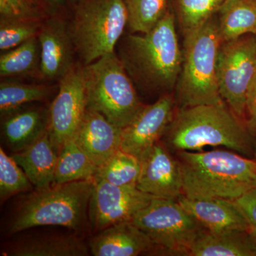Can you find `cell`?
Listing matches in <instances>:
<instances>
[{
    "mask_svg": "<svg viewBox=\"0 0 256 256\" xmlns=\"http://www.w3.org/2000/svg\"><path fill=\"white\" fill-rule=\"evenodd\" d=\"M73 140L99 168L120 150L122 128L87 108Z\"/></svg>",
    "mask_w": 256,
    "mask_h": 256,
    "instance_id": "obj_15",
    "label": "cell"
},
{
    "mask_svg": "<svg viewBox=\"0 0 256 256\" xmlns=\"http://www.w3.org/2000/svg\"><path fill=\"white\" fill-rule=\"evenodd\" d=\"M222 42L256 34V0H225L216 13Z\"/></svg>",
    "mask_w": 256,
    "mask_h": 256,
    "instance_id": "obj_23",
    "label": "cell"
},
{
    "mask_svg": "<svg viewBox=\"0 0 256 256\" xmlns=\"http://www.w3.org/2000/svg\"><path fill=\"white\" fill-rule=\"evenodd\" d=\"M255 36H256V34L255 35Z\"/></svg>",
    "mask_w": 256,
    "mask_h": 256,
    "instance_id": "obj_37",
    "label": "cell"
},
{
    "mask_svg": "<svg viewBox=\"0 0 256 256\" xmlns=\"http://www.w3.org/2000/svg\"><path fill=\"white\" fill-rule=\"evenodd\" d=\"M140 172L136 188L156 198L178 200L183 194L178 158L161 140L140 159Z\"/></svg>",
    "mask_w": 256,
    "mask_h": 256,
    "instance_id": "obj_14",
    "label": "cell"
},
{
    "mask_svg": "<svg viewBox=\"0 0 256 256\" xmlns=\"http://www.w3.org/2000/svg\"><path fill=\"white\" fill-rule=\"evenodd\" d=\"M82 72L87 108L118 127L122 129L130 124L144 106L116 52L82 66Z\"/></svg>",
    "mask_w": 256,
    "mask_h": 256,
    "instance_id": "obj_7",
    "label": "cell"
},
{
    "mask_svg": "<svg viewBox=\"0 0 256 256\" xmlns=\"http://www.w3.org/2000/svg\"><path fill=\"white\" fill-rule=\"evenodd\" d=\"M95 180L53 184L24 196L12 216L8 232L58 226L82 233L88 225V208Z\"/></svg>",
    "mask_w": 256,
    "mask_h": 256,
    "instance_id": "obj_4",
    "label": "cell"
},
{
    "mask_svg": "<svg viewBox=\"0 0 256 256\" xmlns=\"http://www.w3.org/2000/svg\"><path fill=\"white\" fill-rule=\"evenodd\" d=\"M89 246L78 234H48L21 239L4 246L8 256H87Z\"/></svg>",
    "mask_w": 256,
    "mask_h": 256,
    "instance_id": "obj_19",
    "label": "cell"
},
{
    "mask_svg": "<svg viewBox=\"0 0 256 256\" xmlns=\"http://www.w3.org/2000/svg\"><path fill=\"white\" fill-rule=\"evenodd\" d=\"M225 0H170L184 38L196 33L216 14Z\"/></svg>",
    "mask_w": 256,
    "mask_h": 256,
    "instance_id": "obj_26",
    "label": "cell"
},
{
    "mask_svg": "<svg viewBox=\"0 0 256 256\" xmlns=\"http://www.w3.org/2000/svg\"><path fill=\"white\" fill-rule=\"evenodd\" d=\"M140 172V161L136 156L119 150L99 166L95 178L121 186H136Z\"/></svg>",
    "mask_w": 256,
    "mask_h": 256,
    "instance_id": "obj_27",
    "label": "cell"
},
{
    "mask_svg": "<svg viewBox=\"0 0 256 256\" xmlns=\"http://www.w3.org/2000/svg\"><path fill=\"white\" fill-rule=\"evenodd\" d=\"M172 94H164L154 104L143 106L132 122L122 129L121 150L140 159L161 140L174 114Z\"/></svg>",
    "mask_w": 256,
    "mask_h": 256,
    "instance_id": "obj_12",
    "label": "cell"
},
{
    "mask_svg": "<svg viewBox=\"0 0 256 256\" xmlns=\"http://www.w3.org/2000/svg\"><path fill=\"white\" fill-rule=\"evenodd\" d=\"M178 201L207 230L214 232L232 229L250 230L246 220L234 200H194L182 195Z\"/></svg>",
    "mask_w": 256,
    "mask_h": 256,
    "instance_id": "obj_18",
    "label": "cell"
},
{
    "mask_svg": "<svg viewBox=\"0 0 256 256\" xmlns=\"http://www.w3.org/2000/svg\"><path fill=\"white\" fill-rule=\"evenodd\" d=\"M256 74L255 35L222 42L217 60L218 90L224 102L244 122L248 90Z\"/></svg>",
    "mask_w": 256,
    "mask_h": 256,
    "instance_id": "obj_9",
    "label": "cell"
},
{
    "mask_svg": "<svg viewBox=\"0 0 256 256\" xmlns=\"http://www.w3.org/2000/svg\"><path fill=\"white\" fill-rule=\"evenodd\" d=\"M170 8L150 31L124 35L116 52L132 82L149 94H170L181 73L183 52Z\"/></svg>",
    "mask_w": 256,
    "mask_h": 256,
    "instance_id": "obj_1",
    "label": "cell"
},
{
    "mask_svg": "<svg viewBox=\"0 0 256 256\" xmlns=\"http://www.w3.org/2000/svg\"><path fill=\"white\" fill-rule=\"evenodd\" d=\"M95 256H136L158 254V248L143 230L132 222L111 226L96 233L88 244Z\"/></svg>",
    "mask_w": 256,
    "mask_h": 256,
    "instance_id": "obj_16",
    "label": "cell"
},
{
    "mask_svg": "<svg viewBox=\"0 0 256 256\" xmlns=\"http://www.w3.org/2000/svg\"><path fill=\"white\" fill-rule=\"evenodd\" d=\"M58 84L24 82L18 79L2 78L0 82L1 117L32 104L45 102L54 98Z\"/></svg>",
    "mask_w": 256,
    "mask_h": 256,
    "instance_id": "obj_22",
    "label": "cell"
},
{
    "mask_svg": "<svg viewBox=\"0 0 256 256\" xmlns=\"http://www.w3.org/2000/svg\"><path fill=\"white\" fill-rule=\"evenodd\" d=\"M222 43L216 14L196 33L184 38L182 66L176 86L178 109L225 104L217 82Z\"/></svg>",
    "mask_w": 256,
    "mask_h": 256,
    "instance_id": "obj_5",
    "label": "cell"
},
{
    "mask_svg": "<svg viewBox=\"0 0 256 256\" xmlns=\"http://www.w3.org/2000/svg\"><path fill=\"white\" fill-rule=\"evenodd\" d=\"M37 37L41 47L38 80L58 84L78 62L68 18L48 16L42 22Z\"/></svg>",
    "mask_w": 256,
    "mask_h": 256,
    "instance_id": "obj_13",
    "label": "cell"
},
{
    "mask_svg": "<svg viewBox=\"0 0 256 256\" xmlns=\"http://www.w3.org/2000/svg\"><path fill=\"white\" fill-rule=\"evenodd\" d=\"M58 84V92L48 105V132L58 153L74 139L87 110L82 64L77 62Z\"/></svg>",
    "mask_w": 256,
    "mask_h": 256,
    "instance_id": "obj_10",
    "label": "cell"
},
{
    "mask_svg": "<svg viewBox=\"0 0 256 256\" xmlns=\"http://www.w3.org/2000/svg\"><path fill=\"white\" fill-rule=\"evenodd\" d=\"M245 124L249 132L256 137V74L248 90Z\"/></svg>",
    "mask_w": 256,
    "mask_h": 256,
    "instance_id": "obj_34",
    "label": "cell"
},
{
    "mask_svg": "<svg viewBox=\"0 0 256 256\" xmlns=\"http://www.w3.org/2000/svg\"><path fill=\"white\" fill-rule=\"evenodd\" d=\"M0 18L44 20L48 15L40 0H0Z\"/></svg>",
    "mask_w": 256,
    "mask_h": 256,
    "instance_id": "obj_31",
    "label": "cell"
},
{
    "mask_svg": "<svg viewBox=\"0 0 256 256\" xmlns=\"http://www.w3.org/2000/svg\"><path fill=\"white\" fill-rule=\"evenodd\" d=\"M234 202L246 220L250 232L256 237V188L246 192Z\"/></svg>",
    "mask_w": 256,
    "mask_h": 256,
    "instance_id": "obj_32",
    "label": "cell"
},
{
    "mask_svg": "<svg viewBox=\"0 0 256 256\" xmlns=\"http://www.w3.org/2000/svg\"><path fill=\"white\" fill-rule=\"evenodd\" d=\"M98 168L77 143L70 140L60 150L56 166L54 184L92 180Z\"/></svg>",
    "mask_w": 256,
    "mask_h": 256,
    "instance_id": "obj_25",
    "label": "cell"
},
{
    "mask_svg": "<svg viewBox=\"0 0 256 256\" xmlns=\"http://www.w3.org/2000/svg\"><path fill=\"white\" fill-rule=\"evenodd\" d=\"M254 136L226 104L178 109L161 141L172 153L224 146L246 156H255Z\"/></svg>",
    "mask_w": 256,
    "mask_h": 256,
    "instance_id": "obj_2",
    "label": "cell"
},
{
    "mask_svg": "<svg viewBox=\"0 0 256 256\" xmlns=\"http://www.w3.org/2000/svg\"><path fill=\"white\" fill-rule=\"evenodd\" d=\"M44 20L0 18L1 52L12 50L34 37L38 36Z\"/></svg>",
    "mask_w": 256,
    "mask_h": 256,
    "instance_id": "obj_29",
    "label": "cell"
},
{
    "mask_svg": "<svg viewBox=\"0 0 256 256\" xmlns=\"http://www.w3.org/2000/svg\"><path fill=\"white\" fill-rule=\"evenodd\" d=\"M48 16L69 18L80 0H40Z\"/></svg>",
    "mask_w": 256,
    "mask_h": 256,
    "instance_id": "obj_33",
    "label": "cell"
},
{
    "mask_svg": "<svg viewBox=\"0 0 256 256\" xmlns=\"http://www.w3.org/2000/svg\"><path fill=\"white\" fill-rule=\"evenodd\" d=\"M68 24L78 60L86 66L116 52L128 28V12L124 0H80Z\"/></svg>",
    "mask_w": 256,
    "mask_h": 256,
    "instance_id": "obj_6",
    "label": "cell"
},
{
    "mask_svg": "<svg viewBox=\"0 0 256 256\" xmlns=\"http://www.w3.org/2000/svg\"><path fill=\"white\" fill-rule=\"evenodd\" d=\"M41 64V47L38 37H34L0 55L1 78L38 80Z\"/></svg>",
    "mask_w": 256,
    "mask_h": 256,
    "instance_id": "obj_24",
    "label": "cell"
},
{
    "mask_svg": "<svg viewBox=\"0 0 256 256\" xmlns=\"http://www.w3.org/2000/svg\"><path fill=\"white\" fill-rule=\"evenodd\" d=\"M131 222L154 242L158 254L188 256L206 230L172 198H153Z\"/></svg>",
    "mask_w": 256,
    "mask_h": 256,
    "instance_id": "obj_8",
    "label": "cell"
},
{
    "mask_svg": "<svg viewBox=\"0 0 256 256\" xmlns=\"http://www.w3.org/2000/svg\"><path fill=\"white\" fill-rule=\"evenodd\" d=\"M58 154L47 130L30 146L10 156L23 170L32 184L42 188L54 184Z\"/></svg>",
    "mask_w": 256,
    "mask_h": 256,
    "instance_id": "obj_20",
    "label": "cell"
},
{
    "mask_svg": "<svg viewBox=\"0 0 256 256\" xmlns=\"http://www.w3.org/2000/svg\"><path fill=\"white\" fill-rule=\"evenodd\" d=\"M255 188H256V180H255Z\"/></svg>",
    "mask_w": 256,
    "mask_h": 256,
    "instance_id": "obj_35",
    "label": "cell"
},
{
    "mask_svg": "<svg viewBox=\"0 0 256 256\" xmlns=\"http://www.w3.org/2000/svg\"><path fill=\"white\" fill-rule=\"evenodd\" d=\"M174 154L181 169L182 195L188 198L235 200L255 188L256 160L224 150Z\"/></svg>",
    "mask_w": 256,
    "mask_h": 256,
    "instance_id": "obj_3",
    "label": "cell"
},
{
    "mask_svg": "<svg viewBox=\"0 0 256 256\" xmlns=\"http://www.w3.org/2000/svg\"><path fill=\"white\" fill-rule=\"evenodd\" d=\"M255 158H256V152H255Z\"/></svg>",
    "mask_w": 256,
    "mask_h": 256,
    "instance_id": "obj_36",
    "label": "cell"
},
{
    "mask_svg": "<svg viewBox=\"0 0 256 256\" xmlns=\"http://www.w3.org/2000/svg\"><path fill=\"white\" fill-rule=\"evenodd\" d=\"M188 256H256V237L247 230H205L192 246Z\"/></svg>",
    "mask_w": 256,
    "mask_h": 256,
    "instance_id": "obj_21",
    "label": "cell"
},
{
    "mask_svg": "<svg viewBox=\"0 0 256 256\" xmlns=\"http://www.w3.org/2000/svg\"><path fill=\"white\" fill-rule=\"evenodd\" d=\"M31 182L11 156L0 148V198L4 202L21 192L31 190Z\"/></svg>",
    "mask_w": 256,
    "mask_h": 256,
    "instance_id": "obj_30",
    "label": "cell"
},
{
    "mask_svg": "<svg viewBox=\"0 0 256 256\" xmlns=\"http://www.w3.org/2000/svg\"><path fill=\"white\" fill-rule=\"evenodd\" d=\"M48 106L30 104L1 117L2 137L12 152L22 150L48 130Z\"/></svg>",
    "mask_w": 256,
    "mask_h": 256,
    "instance_id": "obj_17",
    "label": "cell"
},
{
    "mask_svg": "<svg viewBox=\"0 0 256 256\" xmlns=\"http://www.w3.org/2000/svg\"><path fill=\"white\" fill-rule=\"evenodd\" d=\"M130 33L144 34L156 26L170 8V0H124Z\"/></svg>",
    "mask_w": 256,
    "mask_h": 256,
    "instance_id": "obj_28",
    "label": "cell"
},
{
    "mask_svg": "<svg viewBox=\"0 0 256 256\" xmlns=\"http://www.w3.org/2000/svg\"><path fill=\"white\" fill-rule=\"evenodd\" d=\"M154 198L136 186H118L95 180L89 204V223L98 233L111 226L131 222Z\"/></svg>",
    "mask_w": 256,
    "mask_h": 256,
    "instance_id": "obj_11",
    "label": "cell"
}]
</instances>
